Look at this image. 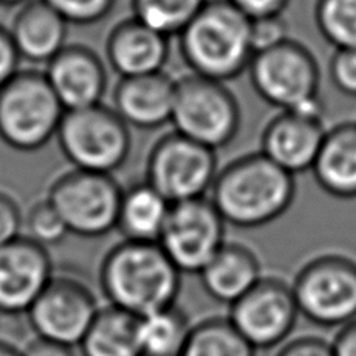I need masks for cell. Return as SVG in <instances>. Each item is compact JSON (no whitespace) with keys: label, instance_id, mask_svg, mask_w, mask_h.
I'll list each match as a JSON object with an SVG mask.
<instances>
[{"label":"cell","instance_id":"f546056e","mask_svg":"<svg viewBox=\"0 0 356 356\" xmlns=\"http://www.w3.org/2000/svg\"><path fill=\"white\" fill-rule=\"evenodd\" d=\"M289 40V29L281 16L261 17L251 21V46L253 55Z\"/></svg>","mask_w":356,"mask_h":356},{"label":"cell","instance_id":"d6986e66","mask_svg":"<svg viewBox=\"0 0 356 356\" xmlns=\"http://www.w3.org/2000/svg\"><path fill=\"white\" fill-rule=\"evenodd\" d=\"M67 26L44 0H32L22 5L8 30L21 58L47 65L66 46Z\"/></svg>","mask_w":356,"mask_h":356},{"label":"cell","instance_id":"44dd1931","mask_svg":"<svg viewBox=\"0 0 356 356\" xmlns=\"http://www.w3.org/2000/svg\"><path fill=\"white\" fill-rule=\"evenodd\" d=\"M311 171L323 192L339 200L356 198V122L328 129Z\"/></svg>","mask_w":356,"mask_h":356},{"label":"cell","instance_id":"603a6c76","mask_svg":"<svg viewBox=\"0 0 356 356\" xmlns=\"http://www.w3.org/2000/svg\"><path fill=\"white\" fill-rule=\"evenodd\" d=\"M79 347L82 356H140L138 318L112 305L101 306Z\"/></svg>","mask_w":356,"mask_h":356},{"label":"cell","instance_id":"4316f807","mask_svg":"<svg viewBox=\"0 0 356 356\" xmlns=\"http://www.w3.org/2000/svg\"><path fill=\"white\" fill-rule=\"evenodd\" d=\"M316 22L336 51L356 49V0H317Z\"/></svg>","mask_w":356,"mask_h":356},{"label":"cell","instance_id":"52a82bcc","mask_svg":"<svg viewBox=\"0 0 356 356\" xmlns=\"http://www.w3.org/2000/svg\"><path fill=\"white\" fill-rule=\"evenodd\" d=\"M173 131L217 151L236 138L241 107L225 82L198 74L176 79Z\"/></svg>","mask_w":356,"mask_h":356},{"label":"cell","instance_id":"ffe728a7","mask_svg":"<svg viewBox=\"0 0 356 356\" xmlns=\"http://www.w3.org/2000/svg\"><path fill=\"white\" fill-rule=\"evenodd\" d=\"M198 276L207 296L228 306L234 305L264 278L254 251L236 242H226Z\"/></svg>","mask_w":356,"mask_h":356},{"label":"cell","instance_id":"d4e9b609","mask_svg":"<svg viewBox=\"0 0 356 356\" xmlns=\"http://www.w3.org/2000/svg\"><path fill=\"white\" fill-rule=\"evenodd\" d=\"M228 317H209L190 330L181 356H256Z\"/></svg>","mask_w":356,"mask_h":356},{"label":"cell","instance_id":"e0dca14e","mask_svg":"<svg viewBox=\"0 0 356 356\" xmlns=\"http://www.w3.org/2000/svg\"><path fill=\"white\" fill-rule=\"evenodd\" d=\"M168 54L167 36L134 16L116 24L106 41L107 61L121 79L162 72Z\"/></svg>","mask_w":356,"mask_h":356},{"label":"cell","instance_id":"9a60e30c","mask_svg":"<svg viewBox=\"0 0 356 356\" xmlns=\"http://www.w3.org/2000/svg\"><path fill=\"white\" fill-rule=\"evenodd\" d=\"M44 74L66 112L102 104L107 71L95 51L82 44H66L46 65Z\"/></svg>","mask_w":356,"mask_h":356},{"label":"cell","instance_id":"e575fe53","mask_svg":"<svg viewBox=\"0 0 356 356\" xmlns=\"http://www.w3.org/2000/svg\"><path fill=\"white\" fill-rule=\"evenodd\" d=\"M19 54L11 40L10 30L0 26V87H3L19 71Z\"/></svg>","mask_w":356,"mask_h":356},{"label":"cell","instance_id":"6da1fadb","mask_svg":"<svg viewBox=\"0 0 356 356\" xmlns=\"http://www.w3.org/2000/svg\"><path fill=\"white\" fill-rule=\"evenodd\" d=\"M181 275L157 242L122 238L102 257L99 286L108 305L141 318L176 305Z\"/></svg>","mask_w":356,"mask_h":356},{"label":"cell","instance_id":"7a4b0ae2","mask_svg":"<svg viewBox=\"0 0 356 356\" xmlns=\"http://www.w3.org/2000/svg\"><path fill=\"white\" fill-rule=\"evenodd\" d=\"M293 198V175L262 152H256L238 157L220 170L209 200L226 223L248 229L280 218Z\"/></svg>","mask_w":356,"mask_h":356},{"label":"cell","instance_id":"ac0fdd59","mask_svg":"<svg viewBox=\"0 0 356 356\" xmlns=\"http://www.w3.org/2000/svg\"><path fill=\"white\" fill-rule=\"evenodd\" d=\"M176 79L167 72L120 79L113 91V110L127 126L157 129L171 121Z\"/></svg>","mask_w":356,"mask_h":356},{"label":"cell","instance_id":"83f0119b","mask_svg":"<svg viewBox=\"0 0 356 356\" xmlns=\"http://www.w3.org/2000/svg\"><path fill=\"white\" fill-rule=\"evenodd\" d=\"M24 229H26L24 236L46 248L60 243L70 234L63 218L47 196L33 202L29 209L24 216Z\"/></svg>","mask_w":356,"mask_h":356},{"label":"cell","instance_id":"4dcf8cb0","mask_svg":"<svg viewBox=\"0 0 356 356\" xmlns=\"http://www.w3.org/2000/svg\"><path fill=\"white\" fill-rule=\"evenodd\" d=\"M334 87L350 97H356V49H339L330 63Z\"/></svg>","mask_w":356,"mask_h":356},{"label":"cell","instance_id":"7402d4cb","mask_svg":"<svg viewBox=\"0 0 356 356\" xmlns=\"http://www.w3.org/2000/svg\"><path fill=\"white\" fill-rule=\"evenodd\" d=\"M170 207V202L146 181L134 184L122 188L116 229L124 241L159 242Z\"/></svg>","mask_w":356,"mask_h":356},{"label":"cell","instance_id":"d6a6232c","mask_svg":"<svg viewBox=\"0 0 356 356\" xmlns=\"http://www.w3.org/2000/svg\"><path fill=\"white\" fill-rule=\"evenodd\" d=\"M276 356H334L331 342L322 337L305 336L287 342Z\"/></svg>","mask_w":356,"mask_h":356},{"label":"cell","instance_id":"8d00e7d4","mask_svg":"<svg viewBox=\"0 0 356 356\" xmlns=\"http://www.w3.org/2000/svg\"><path fill=\"white\" fill-rule=\"evenodd\" d=\"M331 346L334 356H356V318L343 325Z\"/></svg>","mask_w":356,"mask_h":356},{"label":"cell","instance_id":"74e56055","mask_svg":"<svg viewBox=\"0 0 356 356\" xmlns=\"http://www.w3.org/2000/svg\"><path fill=\"white\" fill-rule=\"evenodd\" d=\"M0 356H22V350L7 341H0Z\"/></svg>","mask_w":356,"mask_h":356},{"label":"cell","instance_id":"f35d334b","mask_svg":"<svg viewBox=\"0 0 356 356\" xmlns=\"http://www.w3.org/2000/svg\"><path fill=\"white\" fill-rule=\"evenodd\" d=\"M32 0H0V5H5V7H22Z\"/></svg>","mask_w":356,"mask_h":356},{"label":"cell","instance_id":"d590c367","mask_svg":"<svg viewBox=\"0 0 356 356\" xmlns=\"http://www.w3.org/2000/svg\"><path fill=\"white\" fill-rule=\"evenodd\" d=\"M72 347L36 336L22 348V356H74Z\"/></svg>","mask_w":356,"mask_h":356},{"label":"cell","instance_id":"ba28073f","mask_svg":"<svg viewBox=\"0 0 356 356\" xmlns=\"http://www.w3.org/2000/svg\"><path fill=\"white\" fill-rule=\"evenodd\" d=\"M300 316L321 327H343L356 318V261L342 254L317 256L292 282Z\"/></svg>","mask_w":356,"mask_h":356},{"label":"cell","instance_id":"3957f363","mask_svg":"<svg viewBox=\"0 0 356 356\" xmlns=\"http://www.w3.org/2000/svg\"><path fill=\"white\" fill-rule=\"evenodd\" d=\"M177 38L190 71L213 81L236 79L253 58L251 21L229 0H207Z\"/></svg>","mask_w":356,"mask_h":356},{"label":"cell","instance_id":"8992f818","mask_svg":"<svg viewBox=\"0 0 356 356\" xmlns=\"http://www.w3.org/2000/svg\"><path fill=\"white\" fill-rule=\"evenodd\" d=\"M57 140L72 167L106 175L126 163L132 146L124 120L104 104L65 112Z\"/></svg>","mask_w":356,"mask_h":356},{"label":"cell","instance_id":"5b68a950","mask_svg":"<svg viewBox=\"0 0 356 356\" xmlns=\"http://www.w3.org/2000/svg\"><path fill=\"white\" fill-rule=\"evenodd\" d=\"M65 112L44 72L19 70L0 87V140L16 151H38L57 137Z\"/></svg>","mask_w":356,"mask_h":356},{"label":"cell","instance_id":"484cf974","mask_svg":"<svg viewBox=\"0 0 356 356\" xmlns=\"http://www.w3.org/2000/svg\"><path fill=\"white\" fill-rule=\"evenodd\" d=\"M207 0H131L132 16L163 36H179Z\"/></svg>","mask_w":356,"mask_h":356},{"label":"cell","instance_id":"7c38bea8","mask_svg":"<svg viewBox=\"0 0 356 356\" xmlns=\"http://www.w3.org/2000/svg\"><path fill=\"white\" fill-rule=\"evenodd\" d=\"M99 309L96 293L82 278L54 273L27 317L38 337L74 347L82 342Z\"/></svg>","mask_w":356,"mask_h":356},{"label":"cell","instance_id":"4fadbf2b","mask_svg":"<svg viewBox=\"0 0 356 356\" xmlns=\"http://www.w3.org/2000/svg\"><path fill=\"white\" fill-rule=\"evenodd\" d=\"M300 316L292 286L280 278H264L234 305L228 318L256 350L273 348L287 339Z\"/></svg>","mask_w":356,"mask_h":356},{"label":"cell","instance_id":"2e32d148","mask_svg":"<svg viewBox=\"0 0 356 356\" xmlns=\"http://www.w3.org/2000/svg\"><path fill=\"white\" fill-rule=\"evenodd\" d=\"M327 134L322 118L293 110H281L267 122L261 138V152L291 175L308 171L316 162Z\"/></svg>","mask_w":356,"mask_h":356},{"label":"cell","instance_id":"cb8c5ba5","mask_svg":"<svg viewBox=\"0 0 356 356\" xmlns=\"http://www.w3.org/2000/svg\"><path fill=\"white\" fill-rule=\"evenodd\" d=\"M192 327L177 305L138 318L140 356H181Z\"/></svg>","mask_w":356,"mask_h":356},{"label":"cell","instance_id":"277c9868","mask_svg":"<svg viewBox=\"0 0 356 356\" xmlns=\"http://www.w3.org/2000/svg\"><path fill=\"white\" fill-rule=\"evenodd\" d=\"M248 72L256 93L266 102L314 118L323 116L318 97L321 70L314 55L302 42L289 38L254 54Z\"/></svg>","mask_w":356,"mask_h":356},{"label":"cell","instance_id":"9c48e42d","mask_svg":"<svg viewBox=\"0 0 356 356\" xmlns=\"http://www.w3.org/2000/svg\"><path fill=\"white\" fill-rule=\"evenodd\" d=\"M121 195L112 175L72 168L51 184L47 198L70 234L96 238L116 229Z\"/></svg>","mask_w":356,"mask_h":356},{"label":"cell","instance_id":"836d02e7","mask_svg":"<svg viewBox=\"0 0 356 356\" xmlns=\"http://www.w3.org/2000/svg\"><path fill=\"white\" fill-rule=\"evenodd\" d=\"M229 2L250 21L281 16L282 11L289 5V0H229Z\"/></svg>","mask_w":356,"mask_h":356},{"label":"cell","instance_id":"1f68e13d","mask_svg":"<svg viewBox=\"0 0 356 356\" xmlns=\"http://www.w3.org/2000/svg\"><path fill=\"white\" fill-rule=\"evenodd\" d=\"M24 213L13 196L0 192V248L22 236Z\"/></svg>","mask_w":356,"mask_h":356},{"label":"cell","instance_id":"5bb4252c","mask_svg":"<svg viewBox=\"0 0 356 356\" xmlns=\"http://www.w3.org/2000/svg\"><path fill=\"white\" fill-rule=\"evenodd\" d=\"M52 276L47 248L29 237L0 248V314H27Z\"/></svg>","mask_w":356,"mask_h":356},{"label":"cell","instance_id":"30bf717a","mask_svg":"<svg viewBox=\"0 0 356 356\" xmlns=\"http://www.w3.org/2000/svg\"><path fill=\"white\" fill-rule=\"evenodd\" d=\"M216 152L176 131L165 134L149 151L145 181L170 204L204 198L218 175Z\"/></svg>","mask_w":356,"mask_h":356},{"label":"cell","instance_id":"8fae6325","mask_svg":"<svg viewBox=\"0 0 356 356\" xmlns=\"http://www.w3.org/2000/svg\"><path fill=\"white\" fill-rule=\"evenodd\" d=\"M226 222L209 198L171 204L159 245L181 273L198 275L226 243Z\"/></svg>","mask_w":356,"mask_h":356},{"label":"cell","instance_id":"f1b7e54d","mask_svg":"<svg viewBox=\"0 0 356 356\" xmlns=\"http://www.w3.org/2000/svg\"><path fill=\"white\" fill-rule=\"evenodd\" d=\"M67 24L91 26L110 15L116 0H44Z\"/></svg>","mask_w":356,"mask_h":356}]
</instances>
